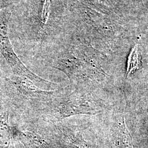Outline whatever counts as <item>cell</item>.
I'll use <instances>...</instances> for the list:
<instances>
[{
	"label": "cell",
	"mask_w": 148,
	"mask_h": 148,
	"mask_svg": "<svg viewBox=\"0 0 148 148\" xmlns=\"http://www.w3.org/2000/svg\"><path fill=\"white\" fill-rule=\"evenodd\" d=\"M100 106L93 97L79 86L60 87L51 101L46 103L32 119L54 124L79 114H95Z\"/></svg>",
	"instance_id": "cell-1"
},
{
	"label": "cell",
	"mask_w": 148,
	"mask_h": 148,
	"mask_svg": "<svg viewBox=\"0 0 148 148\" xmlns=\"http://www.w3.org/2000/svg\"><path fill=\"white\" fill-rule=\"evenodd\" d=\"M11 16V12L8 10L0 11V53L10 66L13 74L30 79L42 90H58L60 88V85L44 79L32 72L16 55L8 35V24Z\"/></svg>",
	"instance_id": "cell-3"
},
{
	"label": "cell",
	"mask_w": 148,
	"mask_h": 148,
	"mask_svg": "<svg viewBox=\"0 0 148 148\" xmlns=\"http://www.w3.org/2000/svg\"><path fill=\"white\" fill-rule=\"evenodd\" d=\"M53 134L60 148H87L77 128L63 121L51 124Z\"/></svg>",
	"instance_id": "cell-5"
},
{
	"label": "cell",
	"mask_w": 148,
	"mask_h": 148,
	"mask_svg": "<svg viewBox=\"0 0 148 148\" xmlns=\"http://www.w3.org/2000/svg\"><path fill=\"white\" fill-rule=\"evenodd\" d=\"M58 90H42L30 79L14 75L11 77H0V90L11 110L24 115L28 120L35 116L43 106L53 99Z\"/></svg>",
	"instance_id": "cell-2"
},
{
	"label": "cell",
	"mask_w": 148,
	"mask_h": 148,
	"mask_svg": "<svg viewBox=\"0 0 148 148\" xmlns=\"http://www.w3.org/2000/svg\"><path fill=\"white\" fill-rule=\"evenodd\" d=\"M139 54L138 46L136 45L133 48L128 58L127 67V77L138 68Z\"/></svg>",
	"instance_id": "cell-7"
},
{
	"label": "cell",
	"mask_w": 148,
	"mask_h": 148,
	"mask_svg": "<svg viewBox=\"0 0 148 148\" xmlns=\"http://www.w3.org/2000/svg\"><path fill=\"white\" fill-rule=\"evenodd\" d=\"M11 108L0 90V148H16L10 123Z\"/></svg>",
	"instance_id": "cell-6"
},
{
	"label": "cell",
	"mask_w": 148,
	"mask_h": 148,
	"mask_svg": "<svg viewBox=\"0 0 148 148\" xmlns=\"http://www.w3.org/2000/svg\"><path fill=\"white\" fill-rule=\"evenodd\" d=\"M13 0H0V11L6 9L13 3Z\"/></svg>",
	"instance_id": "cell-9"
},
{
	"label": "cell",
	"mask_w": 148,
	"mask_h": 148,
	"mask_svg": "<svg viewBox=\"0 0 148 148\" xmlns=\"http://www.w3.org/2000/svg\"><path fill=\"white\" fill-rule=\"evenodd\" d=\"M24 130L17 126H11L15 143L20 148H60L53 134L50 123L34 119L27 120Z\"/></svg>",
	"instance_id": "cell-4"
},
{
	"label": "cell",
	"mask_w": 148,
	"mask_h": 148,
	"mask_svg": "<svg viewBox=\"0 0 148 148\" xmlns=\"http://www.w3.org/2000/svg\"><path fill=\"white\" fill-rule=\"evenodd\" d=\"M51 5L52 0H42V8L40 13V22L42 29H44L47 24L51 12Z\"/></svg>",
	"instance_id": "cell-8"
}]
</instances>
